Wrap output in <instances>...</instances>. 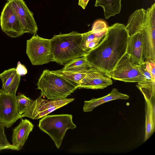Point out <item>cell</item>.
Masks as SVG:
<instances>
[{
  "label": "cell",
  "instance_id": "603a6c76",
  "mask_svg": "<svg viewBox=\"0 0 155 155\" xmlns=\"http://www.w3.org/2000/svg\"><path fill=\"white\" fill-rule=\"evenodd\" d=\"M33 101L23 94H20L16 96L17 108L20 115L21 116L27 111Z\"/></svg>",
  "mask_w": 155,
  "mask_h": 155
},
{
  "label": "cell",
  "instance_id": "6da1fadb",
  "mask_svg": "<svg viewBox=\"0 0 155 155\" xmlns=\"http://www.w3.org/2000/svg\"><path fill=\"white\" fill-rule=\"evenodd\" d=\"M129 33L123 24L108 26L102 40L85 56L91 67L110 75L121 58L126 54Z\"/></svg>",
  "mask_w": 155,
  "mask_h": 155
},
{
  "label": "cell",
  "instance_id": "cb8c5ba5",
  "mask_svg": "<svg viewBox=\"0 0 155 155\" xmlns=\"http://www.w3.org/2000/svg\"><path fill=\"white\" fill-rule=\"evenodd\" d=\"M53 71L78 86L81 81L85 76L86 73L71 72L63 71L61 69Z\"/></svg>",
  "mask_w": 155,
  "mask_h": 155
},
{
  "label": "cell",
  "instance_id": "7a4b0ae2",
  "mask_svg": "<svg viewBox=\"0 0 155 155\" xmlns=\"http://www.w3.org/2000/svg\"><path fill=\"white\" fill-rule=\"evenodd\" d=\"M82 34L73 31L68 34L54 35L50 39L53 61L65 65L71 61L85 56L81 48Z\"/></svg>",
  "mask_w": 155,
  "mask_h": 155
},
{
  "label": "cell",
  "instance_id": "ffe728a7",
  "mask_svg": "<svg viewBox=\"0 0 155 155\" xmlns=\"http://www.w3.org/2000/svg\"><path fill=\"white\" fill-rule=\"evenodd\" d=\"M91 68L84 56L73 59L66 64L61 70L63 71L77 73H86Z\"/></svg>",
  "mask_w": 155,
  "mask_h": 155
},
{
  "label": "cell",
  "instance_id": "d6986e66",
  "mask_svg": "<svg viewBox=\"0 0 155 155\" xmlns=\"http://www.w3.org/2000/svg\"><path fill=\"white\" fill-rule=\"evenodd\" d=\"M121 0H96L94 6H100L103 8L105 18L108 19L110 17L120 13L121 9Z\"/></svg>",
  "mask_w": 155,
  "mask_h": 155
},
{
  "label": "cell",
  "instance_id": "d4e9b609",
  "mask_svg": "<svg viewBox=\"0 0 155 155\" xmlns=\"http://www.w3.org/2000/svg\"><path fill=\"white\" fill-rule=\"evenodd\" d=\"M107 27L105 22L102 20H98L94 23L91 30L97 36L103 37L107 30Z\"/></svg>",
  "mask_w": 155,
  "mask_h": 155
},
{
  "label": "cell",
  "instance_id": "ba28073f",
  "mask_svg": "<svg viewBox=\"0 0 155 155\" xmlns=\"http://www.w3.org/2000/svg\"><path fill=\"white\" fill-rule=\"evenodd\" d=\"M15 94H6L0 89V123L8 128L19 119Z\"/></svg>",
  "mask_w": 155,
  "mask_h": 155
},
{
  "label": "cell",
  "instance_id": "44dd1931",
  "mask_svg": "<svg viewBox=\"0 0 155 155\" xmlns=\"http://www.w3.org/2000/svg\"><path fill=\"white\" fill-rule=\"evenodd\" d=\"M136 87L143 95L145 100L155 99V80L138 82Z\"/></svg>",
  "mask_w": 155,
  "mask_h": 155
},
{
  "label": "cell",
  "instance_id": "83f0119b",
  "mask_svg": "<svg viewBox=\"0 0 155 155\" xmlns=\"http://www.w3.org/2000/svg\"><path fill=\"white\" fill-rule=\"evenodd\" d=\"M16 70L17 73L20 76L24 75L27 73V70L25 66L18 61L17 64Z\"/></svg>",
  "mask_w": 155,
  "mask_h": 155
},
{
  "label": "cell",
  "instance_id": "484cf974",
  "mask_svg": "<svg viewBox=\"0 0 155 155\" xmlns=\"http://www.w3.org/2000/svg\"><path fill=\"white\" fill-rule=\"evenodd\" d=\"M4 127L0 123V150L8 149L17 150L8 142L5 133Z\"/></svg>",
  "mask_w": 155,
  "mask_h": 155
},
{
  "label": "cell",
  "instance_id": "e0dca14e",
  "mask_svg": "<svg viewBox=\"0 0 155 155\" xmlns=\"http://www.w3.org/2000/svg\"><path fill=\"white\" fill-rule=\"evenodd\" d=\"M129 98L128 95L120 93L117 89L113 88L109 94L104 97L84 101L83 110L84 112H91L95 108L106 102L118 99L127 100Z\"/></svg>",
  "mask_w": 155,
  "mask_h": 155
},
{
  "label": "cell",
  "instance_id": "9c48e42d",
  "mask_svg": "<svg viewBox=\"0 0 155 155\" xmlns=\"http://www.w3.org/2000/svg\"><path fill=\"white\" fill-rule=\"evenodd\" d=\"M155 24V3L146 10L142 8L136 10L130 16L125 26L130 35Z\"/></svg>",
  "mask_w": 155,
  "mask_h": 155
},
{
  "label": "cell",
  "instance_id": "8992f818",
  "mask_svg": "<svg viewBox=\"0 0 155 155\" xmlns=\"http://www.w3.org/2000/svg\"><path fill=\"white\" fill-rule=\"evenodd\" d=\"M110 76L114 80L125 82L138 83L145 80L138 64L127 54L119 60Z\"/></svg>",
  "mask_w": 155,
  "mask_h": 155
},
{
  "label": "cell",
  "instance_id": "4316f807",
  "mask_svg": "<svg viewBox=\"0 0 155 155\" xmlns=\"http://www.w3.org/2000/svg\"><path fill=\"white\" fill-rule=\"evenodd\" d=\"M82 40L81 46L82 48L86 52L88 44L96 38L100 37L97 36L91 30L82 34Z\"/></svg>",
  "mask_w": 155,
  "mask_h": 155
},
{
  "label": "cell",
  "instance_id": "30bf717a",
  "mask_svg": "<svg viewBox=\"0 0 155 155\" xmlns=\"http://www.w3.org/2000/svg\"><path fill=\"white\" fill-rule=\"evenodd\" d=\"M0 25L2 31L11 38H17L24 33L18 17L7 2L1 13Z\"/></svg>",
  "mask_w": 155,
  "mask_h": 155
},
{
  "label": "cell",
  "instance_id": "8fae6325",
  "mask_svg": "<svg viewBox=\"0 0 155 155\" xmlns=\"http://www.w3.org/2000/svg\"><path fill=\"white\" fill-rule=\"evenodd\" d=\"M18 17L24 33L35 35L38 28L33 13L29 9L24 0H7Z\"/></svg>",
  "mask_w": 155,
  "mask_h": 155
},
{
  "label": "cell",
  "instance_id": "5b68a950",
  "mask_svg": "<svg viewBox=\"0 0 155 155\" xmlns=\"http://www.w3.org/2000/svg\"><path fill=\"white\" fill-rule=\"evenodd\" d=\"M26 53L31 63L41 65L53 61L50 39L34 35L26 42Z\"/></svg>",
  "mask_w": 155,
  "mask_h": 155
},
{
  "label": "cell",
  "instance_id": "7402d4cb",
  "mask_svg": "<svg viewBox=\"0 0 155 155\" xmlns=\"http://www.w3.org/2000/svg\"><path fill=\"white\" fill-rule=\"evenodd\" d=\"M138 66L145 78V80H155V61L147 60L138 64Z\"/></svg>",
  "mask_w": 155,
  "mask_h": 155
},
{
  "label": "cell",
  "instance_id": "5bb4252c",
  "mask_svg": "<svg viewBox=\"0 0 155 155\" xmlns=\"http://www.w3.org/2000/svg\"><path fill=\"white\" fill-rule=\"evenodd\" d=\"M21 118V121L13 131L12 145L17 150L22 148L34 127V125L29 120Z\"/></svg>",
  "mask_w": 155,
  "mask_h": 155
},
{
  "label": "cell",
  "instance_id": "277c9868",
  "mask_svg": "<svg viewBox=\"0 0 155 155\" xmlns=\"http://www.w3.org/2000/svg\"><path fill=\"white\" fill-rule=\"evenodd\" d=\"M72 117V115L69 114L47 115L39 120L38 126L50 137L59 149L67 130L76 127Z\"/></svg>",
  "mask_w": 155,
  "mask_h": 155
},
{
  "label": "cell",
  "instance_id": "ac0fdd59",
  "mask_svg": "<svg viewBox=\"0 0 155 155\" xmlns=\"http://www.w3.org/2000/svg\"><path fill=\"white\" fill-rule=\"evenodd\" d=\"M153 99L145 100V133L144 142L149 139L155 130V104L152 101Z\"/></svg>",
  "mask_w": 155,
  "mask_h": 155
},
{
  "label": "cell",
  "instance_id": "52a82bcc",
  "mask_svg": "<svg viewBox=\"0 0 155 155\" xmlns=\"http://www.w3.org/2000/svg\"><path fill=\"white\" fill-rule=\"evenodd\" d=\"M41 95L33 101L27 111L21 115L22 118L27 117L34 120L40 119L74 100V98H67L49 100L43 99Z\"/></svg>",
  "mask_w": 155,
  "mask_h": 155
},
{
  "label": "cell",
  "instance_id": "3957f363",
  "mask_svg": "<svg viewBox=\"0 0 155 155\" xmlns=\"http://www.w3.org/2000/svg\"><path fill=\"white\" fill-rule=\"evenodd\" d=\"M41 96L48 99L66 98L78 88V85L53 71L44 70L37 84Z\"/></svg>",
  "mask_w": 155,
  "mask_h": 155
},
{
  "label": "cell",
  "instance_id": "9a60e30c",
  "mask_svg": "<svg viewBox=\"0 0 155 155\" xmlns=\"http://www.w3.org/2000/svg\"><path fill=\"white\" fill-rule=\"evenodd\" d=\"M126 54L130 56L138 64L144 61L143 57L142 34L141 31L129 35Z\"/></svg>",
  "mask_w": 155,
  "mask_h": 155
},
{
  "label": "cell",
  "instance_id": "f1b7e54d",
  "mask_svg": "<svg viewBox=\"0 0 155 155\" xmlns=\"http://www.w3.org/2000/svg\"><path fill=\"white\" fill-rule=\"evenodd\" d=\"M89 0H78V5L84 9L88 2Z\"/></svg>",
  "mask_w": 155,
  "mask_h": 155
},
{
  "label": "cell",
  "instance_id": "2e32d148",
  "mask_svg": "<svg viewBox=\"0 0 155 155\" xmlns=\"http://www.w3.org/2000/svg\"><path fill=\"white\" fill-rule=\"evenodd\" d=\"M2 86L1 90L6 94H15L19 86L21 76L12 68L4 71L0 74Z\"/></svg>",
  "mask_w": 155,
  "mask_h": 155
},
{
  "label": "cell",
  "instance_id": "4fadbf2b",
  "mask_svg": "<svg viewBox=\"0 0 155 155\" xmlns=\"http://www.w3.org/2000/svg\"><path fill=\"white\" fill-rule=\"evenodd\" d=\"M140 31L144 60H151L155 61V24L142 29Z\"/></svg>",
  "mask_w": 155,
  "mask_h": 155
},
{
  "label": "cell",
  "instance_id": "7c38bea8",
  "mask_svg": "<svg viewBox=\"0 0 155 155\" xmlns=\"http://www.w3.org/2000/svg\"><path fill=\"white\" fill-rule=\"evenodd\" d=\"M110 75L97 68L91 67L81 81L79 89H103L113 84Z\"/></svg>",
  "mask_w": 155,
  "mask_h": 155
}]
</instances>
